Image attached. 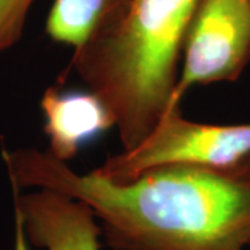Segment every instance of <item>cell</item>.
I'll return each instance as SVG.
<instances>
[{
    "label": "cell",
    "instance_id": "cell-7",
    "mask_svg": "<svg viewBox=\"0 0 250 250\" xmlns=\"http://www.w3.org/2000/svg\"><path fill=\"white\" fill-rule=\"evenodd\" d=\"M123 0H54L46 18V34L62 45L80 47Z\"/></svg>",
    "mask_w": 250,
    "mask_h": 250
},
{
    "label": "cell",
    "instance_id": "cell-6",
    "mask_svg": "<svg viewBox=\"0 0 250 250\" xmlns=\"http://www.w3.org/2000/svg\"><path fill=\"white\" fill-rule=\"evenodd\" d=\"M47 152L70 163L90 141L116 128V118L92 90H62L50 86L41 99Z\"/></svg>",
    "mask_w": 250,
    "mask_h": 250
},
{
    "label": "cell",
    "instance_id": "cell-5",
    "mask_svg": "<svg viewBox=\"0 0 250 250\" xmlns=\"http://www.w3.org/2000/svg\"><path fill=\"white\" fill-rule=\"evenodd\" d=\"M14 192V217L29 245L45 250H100L102 228L89 206L50 189Z\"/></svg>",
    "mask_w": 250,
    "mask_h": 250
},
{
    "label": "cell",
    "instance_id": "cell-2",
    "mask_svg": "<svg viewBox=\"0 0 250 250\" xmlns=\"http://www.w3.org/2000/svg\"><path fill=\"white\" fill-rule=\"evenodd\" d=\"M197 1L123 0L74 49L72 70L113 113L121 150L170 110Z\"/></svg>",
    "mask_w": 250,
    "mask_h": 250
},
{
    "label": "cell",
    "instance_id": "cell-9",
    "mask_svg": "<svg viewBox=\"0 0 250 250\" xmlns=\"http://www.w3.org/2000/svg\"><path fill=\"white\" fill-rule=\"evenodd\" d=\"M14 250H29V242L17 217H14Z\"/></svg>",
    "mask_w": 250,
    "mask_h": 250
},
{
    "label": "cell",
    "instance_id": "cell-1",
    "mask_svg": "<svg viewBox=\"0 0 250 250\" xmlns=\"http://www.w3.org/2000/svg\"><path fill=\"white\" fill-rule=\"evenodd\" d=\"M13 189L86 203L110 250L250 248V157L229 167L167 166L125 182L78 172L47 150L3 152Z\"/></svg>",
    "mask_w": 250,
    "mask_h": 250
},
{
    "label": "cell",
    "instance_id": "cell-4",
    "mask_svg": "<svg viewBox=\"0 0 250 250\" xmlns=\"http://www.w3.org/2000/svg\"><path fill=\"white\" fill-rule=\"evenodd\" d=\"M250 65V0H199L171 107L195 86L235 82Z\"/></svg>",
    "mask_w": 250,
    "mask_h": 250
},
{
    "label": "cell",
    "instance_id": "cell-3",
    "mask_svg": "<svg viewBox=\"0 0 250 250\" xmlns=\"http://www.w3.org/2000/svg\"><path fill=\"white\" fill-rule=\"evenodd\" d=\"M250 157L249 124H206L168 110L132 149L108 157L99 168L104 178L125 182L167 166L229 167Z\"/></svg>",
    "mask_w": 250,
    "mask_h": 250
},
{
    "label": "cell",
    "instance_id": "cell-8",
    "mask_svg": "<svg viewBox=\"0 0 250 250\" xmlns=\"http://www.w3.org/2000/svg\"><path fill=\"white\" fill-rule=\"evenodd\" d=\"M36 0H0V52L21 41L27 18Z\"/></svg>",
    "mask_w": 250,
    "mask_h": 250
}]
</instances>
